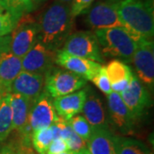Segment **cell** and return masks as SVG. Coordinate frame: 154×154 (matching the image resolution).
<instances>
[{
    "mask_svg": "<svg viewBox=\"0 0 154 154\" xmlns=\"http://www.w3.org/2000/svg\"><path fill=\"white\" fill-rule=\"evenodd\" d=\"M38 42L48 49L57 51L71 34L74 25L70 5L56 1L40 16Z\"/></svg>",
    "mask_w": 154,
    "mask_h": 154,
    "instance_id": "obj_1",
    "label": "cell"
},
{
    "mask_svg": "<svg viewBox=\"0 0 154 154\" xmlns=\"http://www.w3.org/2000/svg\"><path fill=\"white\" fill-rule=\"evenodd\" d=\"M117 13L124 28L134 36L152 39L154 13L151 0H121Z\"/></svg>",
    "mask_w": 154,
    "mask_h": 154,
    "instance_id": "obj_2",
    "label": "cell"
},
{
    "mask_svg": "<svg viewBox=\"0 0 154 154\" xmlns=\"http://www.w3.org/2000/svg\"><path fill=\"white\" fill-rule=\"evenodd\" d=\"M103 55L118 58L123 63H132L138 42L144 38L134 36L124 28L94 30Z\"/></svg>",
    "mask_w": 154,
    "mask_h": 154,
    "instance_id": "obj_3",
    "label": "cell"
},
{
    "mask_svg": "<svg viewBox=\"0 0 154 154\" xmlns=\"http://www.w3.org/2000/svg\"><path fill=\"white\" fill-rule=\"evenodd\" d=\"M38 25L30 14L23 15L11 34V51L22 58L38 42Z\"/></svg>",
    "mask_w": 154,
    "mask_h": 154,
    "instance_id": "obj_4",
    "label": "cell"
},
{
    "mask_svg": "<svg viewBox=\"0 0 154 154\" xmlns=\"http://www.w3.org/2000/svg\"><path fill=\"white\" fill-rule=\"evenodd\" d=\"M87 80L69 70L51 69L45 76V92L53 99L81 90Z\"/></svg>",
    "mask_w": 154,
    "mask_h": 154,
    "instance_id": "obj_5",
    "label": "cell"
},
{
    "mask_svg": "<svg viewBox=\"0 0 154 154\" xmlns=\"http://www.w3.org/2000/svg\"><path fill=\"white\" fill-rule=\"evenodd\" d=\"M61 50L70 55L94 61L99 63L104 62V57H102L94 32L78 31L71 33L63 44V48Z\"/></svg>",
    "mask_w": 154,
    "mask_h": 154,
    "instance_id": "obj_6",
    "label": "cell"
},
{
    "mask_svg": "<svg viewBox=\"0 0 154 154\" xmlns=\"http://www.w3.org/2000/svg\"><path fill=\"white\" fill-rule=\"evenodd\" d=\"M52 100V98L44 91L33 103L27 127V135L29 138L33 131L51 127L58 120L59 116L57 114Z\"/></svg>",
    "mask_w": 154,
    "mask_h": 154,
    "instance_id": "obj_7",
    "label": "cell"
},
{
    "mask_svg": "<svg viewBox=\"0 0 154 154\" xmlns=\"http://www.w3.org/2000/svg\"><path fill=\"white\" fill-rule=\"evenodd\" d=\"M132 63L140 81L150 89L154 87V44L152 39L142 38L137 45Z\"/></svg>",
    "mask_w": 154,
    "mask_h": 154,
    "instance_id": "obj_8",
    "label": "cell"
},
{
    "mask_svg": "<svg viewBox=\"0 0 154 154\" xmlns=\"http://www.w3.org/2000/svg\"><path fill=\"white\" fill-rule=\"evenodd\" d=\"M120 96L134 121L141 117L146 109L151 106L148 90L134 75H133L128 86L120 94Z\"/></svg>",
    "mask_w": 154,
    "mask_h": 154,
    "instance_id": "obj_9",
    "label": "cell"
},
{
    "mask_svg": "<svg viewBox=\"0 0 154 154\" xmlns=\"http://www.w3.org/2000/svg\"><path fill=\"white\" fill-rule=\"evenodd\" d=\"M88 11L86 22L94 30L124 28L117 13V3L111 1L99 2Z\"/></svg>",
    "mask_w": 154,
    "mask_h": 154,
    "instance_id": "obj_10",
    "label": "cell"
},
{
    "mask_svg": "<svg viewBox=\"0 0 154 154\" xmlns=\"http://www.w3.org/2000/svg\"><path fill=\"white\" fill-rule=\"evenodd\" d=\"M56 53L57 51L48 49L40 42H37L22 57V70L45 75L54 68Z\"/></svg>",
    "mask_w": 154,
    "mask_h": 154,
    "instance_id": "obj_11",
    "label": "cell"
},
{
    "mask_svg": "<svg viewBox=\"0 0 154 154\" xmlns=\"http://www.w3.org/2000/svg\"><path fill=\"white\" fill-rule=\"evenodd\" d=\"M56 63L87 81H92L102 66L97 62L70 55L61 49L56 53Z\"/></svg>",
    "mask_w": 154,
    "mask_h": 154,
    "instance_id": "obj_12",
    "label": "cell"
},
{
    "mask_svg": "<svg viewBox=\"0 0 154 154\" xmlns=\"http://www.w3.org/2000/svg\"><path fill=\"white\" fill-rule=\"evenodd\" d=\"M44 88L45 75L22 70L11 83V94L22 95L34 102Z\"/></svg>",
    "mask_w": 154,
    "mask_h": 154,
    "instance_id": "obj_13",
    "label": "cell"
},
{
    "mask_svg": "<svg viewBox=\"0 0 154 154\" xmlns=\"http://www.w3.org/2000/svg\"><path fill=\"white\" fill-rule=\"evenodd\" d=\"M107 104L110 120L113 126L122 134H130L135 121L123 103L120 94L111 92L107 95Z\"/></svg>",
    "mask_w": 154,
    "mask_h": 154,
    "instance_id": "obj_14",
    "label": "cell"
},
{
    "mask_svg": "<svg viewBox=\"0 0 154 154\" xmlns=\"http://www.w3.org/2000/svg\"><path fill=\"white\" fill-rule=\"evenodd\" d=\"M33 103V101L22 95L10 94V105L12 113L13 129H15L22 135V140L27 144H29L30 141V138L27 135V127L29 111Z\"/></svg>",
    "mask_w": 154,
    "mask_h": 154,
    "instance_id": "obj_15",
    "label": "cell"
},
{
    "mask_svg": "<svg viewBox=\"0 0 154 154\" xmlns=\"http://www.w3.org/2000/svg\"><path fill=\"white\" fill-rule=\"evenodd\" d=\"M88 96V90L82 89L64 96L53 99V105L58 116L69 121L73 116L82 111Z\"/></svg>",
    "mask_w": 154,
    "mask_h": 154,
    "instance_id": "obj_16",
    "label": "cell"
},
{
    "mask_svg": "<svg viewBox=\"0 0 154 154\" xmlns=\"http://www.w3.org/2000/svg\"><path fill=\"white\" fill-rule=\"evenodd\" d=\"M22 70V58L14 55L11 48L0 54V88L5 94H11V83Z\"/></svg>",
    "mask_w": 154,
    "mask_h": 154,
    "instance_id": "obj_17",
    "label": "cell"
},
{
    "mask_svg": "<svg viewBox=\"0 0 154 154\" xmlns=\"http://www.w3.org/2000/svg\"><path fill=\"white\" fill-rule=\"evenodd\" d=\"M89 154H118L116 143V135L107 128L93 129L87 141Z\"/></svg>",
    "mask_w": 154,
    "mask_h": 154,
    "instance_id": "obj_18",
    "label": "cell"
},
{
    "mask_svg": "<svg viewBox=\"0 0 154 154\" xmlns=\"http://www.w3.org/2000/svg\"><path fill=\"white\" fill-rule=\"evenodd\" d=\"M82 112L93 129L108 128L103 102L97 94H88Z\"/></svg>",
    "mask_w": 154,
    "mask_h": 154,
    "instance_id": "obj_19",
    "label": "cell"
},
{
    "mask_svg": "<svg viewBox=\"0 0 154 154\" xmlns=\"http://www.w3.org/2000/svg\"><path fill=\"white\" fill-rule=\"evenodd\" d=\"M112 92L121 94L123 92L133 77L131 69L122 61L112 60L105 67Z\"/></svg>",
    "mask_w": 154,
    "mask_h": 154,
    "instance_id": "obj_20",
    "label": "cell"
},
{
    "mask_svg": "<svg viewBox=\"0 0 154 154\" xmlns=\"http://www.w3.org/2000/svg\"><path fill=\"white\" fill-rule=\"evenodd\" d=\"M13 130L10 94L2 99L0 105V142L5 140Z\"/></svg>",
    "mask_w": 154,
    "mask_h": 154,
    "instance_id": "obj_21",
    "label": "cell"
},
{
    "mask_svg": "<svg viewBox=\"0 0 154 154\" xmlns=\"http://www.w3.org/2000/svg\"><path fill=\"white\" fill-rule=\"evenodd\" d=\"M52 140L53 134L51 127L34 130L30 136V141L33 149L38 154H46Z\"/></svg>",
    "mask_w": 154,
    "mask_h": 154,
    "instance_id": "obj_22",
    "label": "cell"
},
{
    "mask_svg": "<svg viewBox=\"0 0 154 154\" xmlns=\"http://www.w3.org/2000/svg\"><path fill=\"white\" fill-rule=\"evenodd\" d=\"M116 143L118 154H150L148 148L134 139L116 136Z\"/></svg>",
    "mask_w": 154,
    "mask_h": 154,
    "instance_id": "obj_23",
    "label": "cell"
},
{
    "mask_svg": "<svg viewBox=\"0 0 154 154\" xmlns=\"http://www.w3.org/2000/svg\"><path fill=\"white\" fill-rule=\"evenodd\" d=\"M6 11L10 12L17 22L26 14H30L35 9L33 0H2Z\"/></svg>",
    "mask_w": 154,
    "mask_h": 154,
    "instance_id": "obj_24",
    "label": "cell"
},
{
    "mask_svg": "<svg viewBox=\"0 0 154 154\" xmlns=\"http://www.w3.org/2000/svg\"><path fill=\"white\" fill-rule=\"evenodd\" d=\"M69 123L74 132L87 142L92 134L93 128L86 118L82 115H76L69 120Z\"/></svg>",
    "mask_w": 154,
    "mask_h": 154,
    "instance_id": "obj_25",
    "label": "cell"
},
{
    "mask_svg": "<svg viewBox=\"0 0 154 154\" xmlns=\"http://www.w3.org/2000/svg\"><path fill=\"white\" fill-rule=\"evenodd\" d=\"M17 23V21L10 12L0 11V37L10 35Z\"/></svg>",
    "mask_w": 154,
    "mask_h": 154,
    "instance_id": "obj_26",
    "label": "cell"
},
{
    "mask_svg": "<svg viewBox=\"0 0 154 154\" xmlns=\"http://www.w3.org/2000/svg\"><path fill=\"white\" fill-rule=\"evenodd\" d=\"M92 82L102 93H104L106 95H109L112 92L111 88H110V81L107 76L105 66H101L99 71L93 78Z\"/></svg>",
    "mask_w": 154,
    "mask_h": 154,
    "instance_id": "obj_27",
    "label": "cell"
},
{
    "mask_svg": "<svg viewBox=\"0 0 154 154\" xmlns=\"http://www.w3.org/2000/svg\"><path fill=\"white\" fill-rule=\"evenodd\" d=\"M94 0H73L70 5L72 17H76L86 13L91 8Z\"/></svg>",
    "mask_w": 154,
    "mask_h": 154,
    "instance_id": "obj_28",
    "label": "cell"
},
{
    "mask_svg": "<svg viewBox=\"0 0 154 154\" xmlns=\"http://www.w3.org/2000/svg\"><path fill=\"white\" fill-rule=\"evenodd\" d=\"M65 152H69L66 141L63 138H57L51 141L46 154H61Z\"/></svg>",
    "mask_w": 154,
    "mask_h": 154,
    "instance_id": "obj_29",
    "label": "cell"
},
{
    "mask_svg": "<svg viewBox=\"0 0 154 154\" xmlns=\"http://www.w3.org/2000/svg\"><path fill=\"white\" fill-rule=\"evenodd\" d=\"M19 144L10 143L0 148V154H17Z\"/></svg>",
    "mask_w": 154,
    "mask_h": 154,
    "instance_id": "obj_30",
    "label": "cell"
},
{
    "mask_svg": "<svg viewBox=\"0 0 154 154\" xmlns=\"http://www.w3.org/2000/svg\"><path fill=\"white\" fill-rule=\"evenodd\" d=\"M11 35H6L4 37H0V54L5 51V50L11 48Z\"/></svg>",
    "mask_w": 154,
    "mask_h": 154,
    "instance_id": "obj_31",
    "label": "cell"
},
{
    "mask_svg": "<svg viewBox=\"0 0 154 154\" xmlns=\"http://www.w3.org/2000/svg\"><path fill=\"white\" fill-rule=\"evenodd\" d=\"M17 154H34V152L30 149L29 144L24 143L22 140V142L19 144Z\"/></svg>",
    "mask_w": 154,
    "mask_h": 154,
    "instance_id": "obj_32",
    "label": "cell"
},
{
    "mask_svg": "<svg viewBox=\"0 0 154 154\" xmlns=\"http://www.w3.org/2000/svg\"><path fill=\"white\" fill-rule=\"evenodd\" d=\"M57 2H60L62 4H65V5H70L72 2H73V0H57Z\"/></svg>",
    "mask_w": 154,
    "mask_h": 154,
    "instance_id": "obj_33",
    "label": "cell"
},
{
    "mask_svg": "<svg viewBox=\"0 0 154 154\" xmlns=\"http://www.w3.org/2000/svg\"><path fill=\"white\" fill-rule=\"evenodd\" d=\"M6 95H8V94H5V92L0 88V105H1V102H2V99H4Z\"/></svg>",
    "mask_w": 154,
    "mask_h": 154,
    "instance_id": "obj_34",
    "label": "cell"
},
{
    "mask_svg": "<svg viewBox=\"0 0 154 154\" xmlns=\"http://www.w3.org/2000/svg\"><path fill=\"white\" fill-rule=\"evenodd\" d=\"M6 11L5 6V4L2 0H0V11Z\"/></svg>",
    "mask_w": 154,
    "mask_h": 154,
    "instance_id": "obj_35",
    "label": "cell"
},
{
    "mask_svg": "<svg viewBox=\"0 0 154 154\" xmlns=\"http://www.w3.org/2000/svg\"><path fill=\"white\" fill-rule=\"evenodd\" d=\"M61 154H80V152H71V151H69V152H65Z\"/></svg>",
    "mask_w": 154,
    "mask_h": 154,
    "instance_id": "obj_36",
    "label": "cell"
},
{
    "mask_svg": "<svg viewBox=\"0 0 154 154\" xmlns=\"http://www.w3.org/2000/svg\"><path fill=\"white\" fill-rule=\"evenodd\" d=\"M33 3H34V5H35V6L37 5H38V4H40V3H42L43 1H45V0H33Z\"/></svg>",
    "mask_w": 154,
    "mask_h": 154,
    "instance_id": "obj_37",
    "label": "cell"
},
{
    "mask_svg": "<svg viewBox=\"0 0 154 154\" xmlns=\"http://www.w3.org/2000/svg\"><path fill=\"white\" fill-rule=\"evenodd\" d=\"M80 154H89L88 151L87 150V148H85L84 150H82V152H80Z\"/></svg>",
    "mask_w": 154,
    "mask_h": 154,
    "instance_id": "obj_38",
    "label": "cell"
},
{
    "mask_svg": "<svg viewBox=\"0 0 154 154\" xmlns=\"http://www.w3.org/2000/svg\"><path fill=\"white\" fill-rule=\"evenodd\" d=\"M106 1H111V2H115V3H118V2H120L121 0H106Z\"/></svg>",
    "mask_w": 154,
    "mask_h": 154,
    "instance_id": "obj_39",
    "label": "cell"
}]
</instances>
